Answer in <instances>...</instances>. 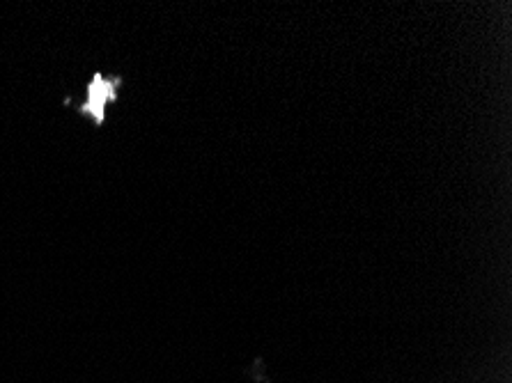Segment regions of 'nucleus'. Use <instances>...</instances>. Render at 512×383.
Masks as SVG:
<instances>
[{
	"label": "nucleus",
	"mask_w": 512,
	"mask_h": 383,
	"mask_svg": "<svg viewBox=\"0 0 512 383\" xmlns=\"http://www.w3.org/2000/svg\"><path fill=\"white\" fill-rule=\"evenodd\" d=\"M113 95V85L102 81V78H95V81L90 83V101L83 106L85 113H92L95 115L97 122H102L104 117V101Z\"/></svg>",
	"instance_id": "1"
}]
</instances>
